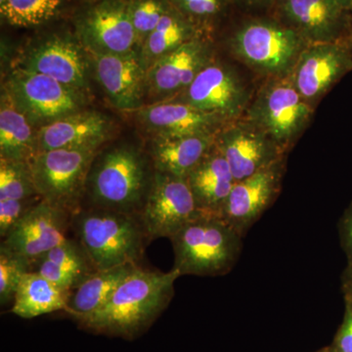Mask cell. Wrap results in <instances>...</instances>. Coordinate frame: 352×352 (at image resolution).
Segmentation results:
<instances>
[{"instance_id":"60d3db41","label":"cell","mask_w":352,"mask_h":352,"mask_svg":"<svg viewBox=\"0 0 352 352\" xmlns=\"http://www.w3.org/2000/svg\"><path fill=\"white\" fill-rule=\"evenodd\" d=\"M7 0H0V7H2L4 6V4L6 3Z\"/></svg>"},{"instance_id":"3957f363","label":"cell","mask_w":352,"mask_h":352,"mask_svg":"<svg viewBox=\"0 0 352 352\" xmlns=\"http://www.w3.org/2000/svg\"><path fill=\"white\" fill-rule=\"evenodd\" d=\"M153 175L142 153L132 146H119L94 160L87 188L95 208L139 217Z\"/></svg>"},{"instance_id":"5bb4252c","label":"cell","mask_w":352,"mask_h":352,"mask_svg":"<svg viewBox=\"0 0 352 352\" xmlns=\"http://www.w3.org/2000/svg\"><path fill=\"white\" fill-rule=\"evenodd\" d=\"M215 147L226 157L236 182L286 157V153L272 138L244 117L219 129Z\"/></svg>"},{"instance_id":"d6a6232c","label":"cell","mask_w":352,"mask_h":352,"mask_svg":"<svg viewBox=\"0 0 352 352\" xmlns=\"http://www.w3.org/2000/svg\"><path fill=\"white\" fill-rule=\"evenodd\" d=\"M30 271V264L23 258L0 250V302H13L21 280Z\"/></svg>"},{"instance_id":"484cf974","label":"cell","mask_w":352,"mask_h":352,"mask_svg":"<svg viewBox=\"0 0 352 352\" xmlns=\"http://www.w3.org/2000/svg\"><path fill=\"white\" fill-rule=\"evenodd\" d=\"M136 265L129 264L95 271L69 292L66 314L78 324L91 316L108 302L116 289Z\"/></svg>"},{"instance_id":"f1b7e54d","label":"cell","mask_w":352,"mask_h":352,"mask_svg":"<svg viewBox=\"0 0 352 352\" xmlns=\"http://www.w3.org/2000/svg\"><path fill=\"white\" fill-rule=\"evenodd\" d=\"M171 6L206 36L230 25L237 12L233 0H170Z\"/></svg>"},{"instance_id":"836d02e7","label":"cell","mask_w":352,"mask_h":352,"mask_svg":"<svg viewBox=\"0 0 352 352\" xmlns=\"http://www.w3.org/2000/svg\"><path fill=\"white\" fill-rule=\"evenodd\" d=\"M41 200V199H39ZM36 201H0V236L2 239L8 235L14 226L22 219Z\"/></svg>"},{"instance_id":"83f0119b","label":"cell","mask_w":352,"mask_h":352,"mask_svg":"<svg viewBox=\"0 0 352 352\" xmlns=\"http://www.w3.org/2000/svg\"><path fill=\"white\" fill-rule=\"evenodd\" d=\"M201 36L206 34L171 6L141 46V56L149 69L160 58Z\"/></svg>"},{"instance_id":"52a82bcc","label":"cell","mask_w":352,"mask_h":352,"mask_svg":"<svg viewBox=\"0 0 352 352\" xmlns=\"http://www.w3.org/2000/svg\"><path fill=\"white\" fill-rule=\"evenodd\" d=\"M314 111L289 78H271L252 96L244 118L287 153L309 126Z\"/></svg>"},{"instance_id":"30bf717a","label":"cell","mask_w":352,"mask_h":352,"mask_svg":"<svg viewBox=\"0 0 352 352\" xmlns=\"http://www.w3.org/2000/svg\"><path fill=\"white\" fill-rule=\"evenodd\" d=\"M201 214L187 178L154 170L149 193L139 214L148 240L171 238Z\"/></svg>"},{"instance_id":"cb8c5ba5","label":"cell","mask_w":352,"mask_h":352,"mask_svg":"<svg viewBox=\"0 0 352 352\" xmlns=\"http://www.w3.org/2000/svg\"><path fill=\"white\" fill-rule=\"evenodd\" d=\"M30 271L45 277L69 295L96 270L80 242L67 238L32 263Z\"/></svg>"},{"instance_id":"8fae6325","label":"cell","mask_w":352,"mask_h":352,"mask_svg":"<svg viewBox=\"0 0 352 352\" xmlns=\"http://www.w3.org/2000/svg\"><path fill=\"white\" fill-rule=\"evenodd\" d=\"M76 38L91 55H124L140 50L127 0H100L76 18Z\"/></svg>"},{"instance_id":"7c38bea8","label":"cell","mask_w":352,"mask_h":352,"mask_svg":"<svg viewBox=\"0 0 352 352\" xmlns=\"http://www.w3.org/2000/svg\"><path fill=\"white\" fill-rule=\"evenodd\" d=\"M87 54L76 36L50 34L27 48L16 62L15 68L50 76L85 91L89 69Z\"/></svg>"},{"instance_id":"ab89813d","label":"cell","mask_w":352,"mask_h":352,"mask_svg":"<svg viewBox=\"0 0 352 352\" xmlns=\"http://www.w3.org/2000/svg\"><path fill=\"white\" fill-rule=\"evenodd\" d=\"M346 43L349 44V48H351L352 53V13L351 18V25H349V34H347Z\"/></svg>"},{"instance_id":"ba28073f","label":"cell","mask_w":352,"mask_h":352,"mask_svg":"<svg viewBox=\"0 0 352 352\" xmlns=\"http://www.w3.org/2000/svg\"><path fill=\"white\" fill-rule=\"evenodd\" d=\"M4 90L18 110L38 129L82 111L87 103L85 91L23 69L14 68Z\"/></svg>"},{"instance_id":"e575fe53","label":"cell","mask_w":352,"mask_h":352,"mask_svg":"<svg viewBox=\"0 0 352 352\" xmlns=\"http://www.w3.org/2000/svg\"><path fill=\"white\" fill-rule=\"evenodd\" d=\"M344 302L346 311L336 337L335 349L338 352H352V296H344Z\"/></svg>"},{"instance_id":"9a60e30c","label":"cell","mask_w":352,"mask_h":352,"mask_svg":"<svg viewBox=\"0 0 352 352\" xmlns=\"http://www.w3.org/2000/svg\"><path fill=\"white\" fill-rule=\"evenodd\" d=\"M215 59L214 39L199 36L157 59L147 71V94L159 102L171 100L193 82Z\"/></svg>"},{"instance_id":"2e32d148","label":"cell","mask_w":352,"mask_h":352,"mask_svg":"<svg viewBox=\"0 0 352 352\" xmlns=\"http://www.w3.org/2000/svg\"><path fill=\"white\" fill-rule=\"evenodd\" d=\"M69 214L39 200L2 240L0 250L31 264L67 239Z\"/></svg>"},{"instance_id":"8992f818","label":"cell","mask_w":352,"mask_h":352,"mask_svg":"<svg viewBox=\"0 0 352 352\" xmlns=\"http://www.w3.org/2000/svg\"><path fill=\"white\" fill-rule=\"evenodd\" d=\"M99 148L82 146L39 152L30 163L39 198L75 215Z\"/></svg>"},{"instance_id":"9c48e42d","label":"cell","mask_w":352,"mask_h":352,"mask_svg":"<svg viewBox=\"0 0 352 352\" xmlns=\"http://www.w3.org/2000/svg\"><path fill=\"white\" fill-rule=\"evenodd\" d=\"M252 96L249 85L237 69L214 59L173 99L230 122L244 117Z\"/></svg>"},{"instance_id":"44dd1931","label":"cell","mask_w":352,"mask_h":352,"mask_svg":"<svg viewBox=\"0 0 352 352\" xmlns=\"http://www.w3.org/2000/svg\"><path fill=\"white\" fill-rule=\"evenodd\" d=\"M111 120L104 113L80 111L39 127L38 153L62 148L101 146L111 131Z\"/></svg>"},{"instance_id":"e0dca14e","label":"cell","mask_w":352,"mask_h":352,"mask_svg":"<svg viewBox=\"0 0 352 352\" xmlns=\"http://www.w3.org/2000/svg\"><path fill=\"white\" fill-rule=\"evenodd\" d=\"M285 164L284 157L234 185L219 217L242 237L276 200L281 190Z\"/></svg>"},{"instance_id":"d6986e66","label":"cell","mask_w":352,"mask_h":352,"mask_svg":"<svg viewBox=\"0 0 352 352\" xmlns=\"http://www.w3.org/2000/svg\"><path fill=\"white\" fill-rule=\"evenodd\" d=\"M95 78L116 108L138 111L147 94V67L140 50L124 55H91Z\"/></svg>"},{"instance_id":"7a4b0ae2","label":"cell","mask_w":352,"mask_h":352,"mask_svg":"<svg viewBox=\"0 0 352 352\" xmlns=\"http://www.w3.org/2000/svg\"><path fill=\"white\" fill-rule=\"evenodd\" d=\"M226 44L236 59L267 80L288 78L308 45L273 14H239L229 25Z\"/></svg>"},{"instance_id":"5b68a950","label":"cell","mask_w":352,"mask_h":352,"mask_svg":"<svg viewBox=\"0 0 352 352\" xmlns=\"http://www.w3.org/2000/svg\"><path fill=\"white\" fill-rule=\"evenodd\" d=\"M76 219L78 242L95 270L138 264L147 239L138 215L94 208Z\"/></svg>"},{"instance_id":"603a6c76","label":"cell","mask_w":352,"mask_h":352,"mask_svg":"<svg viewBox=\"0 0 352 352\" xmlns=\"http://www.w3.org/2000/svg\"><path fill=\"white\" fill-rule=\"evenodd\" d=\"M217 133L153 138L151 157L154 170L187 178L215 145Z\"/></svg>"},{"instance_id":"4dcf8cb0","label":"cell","mask_w":352,"mask_h":352,"mask_svg":"<svg viewBox=\"0 0 352 352\" xmlns=\"http://www.w3.org/2000/svg\"><path fill=\"white\" fill-rule=\"evenodd\" d=\"M61 0H7L0 7L2 19L17 27L43 24L56 14Z\"/></svg>"},{"instance_id":"4fadbf2b","label":"cell","mask_w":352,"mask_h":352,"mask_svg":"<svg viewBox=\"0 0 352 352\" xmlns=\"http://www.w3.org/2000/svg\"><path fill=\"white\" fill-rule=\"evenodd\" d=\"M352 72L346 41L308 44L288 76L303 98L316 108L338 82Z\"/></svg>"},{"instance_id":"ffe728a7","label":"cell","mask_w":352,"mask_h":352,"mask_svg":"<svg viewBox=\"0 0 352 352\" xmlns=\"http://www.w3.org/2000/svg\"><path fill=\"white\" fill-rule=\"evenodd\" d=\"M140 124L153 138H175L217 133L228 122L201 112L184 102L166 100L144 105L136 111Z\"/></svg>"},{"instance_id":"d4e9b609","label":"cell","mask_w":352,"mask_h":352,"mask_svg":"<svg viewBox=\"0 0 352 352\" xmlns=\"http://www.w3.org/2000/svg\"><path fill=\"white\" fill-rule=\"evenodd\" d=\"M14 105L6 90L0 105V160L31 163L38 154V131Z\"/></svg>"},{"instance_id":"74e56055","label":"cell","mask_w":352,"mask_h":352,"mask_svg":"<svg viewBox=\"0 0 352 352\" xmlns=\"http://www.w3.org/2000/svg\"><path fill=\"white\" fill-rule=\"evenodd\" d=\"M342 289L344 296H352V263H347L342 272Z\"/></svg>"},{"instance_id":"f546056e","label":"cell","mask_w":352,"mask_h":352,"mask_svg":"<svg viewBox=\"0 0 352 352\" xmlns=\"http://www.w3.org/2000/svg\"><path fill=\"white\" fill-rule=\"evenodd\" d=\"M29 163L0 160V201H36Z\"/></svg>"},{"instance_id":"4316f807","label":"cell","mask_w":352,"mask_h":352,"mask_svg":"<svg viewBox=\"0 0 352 352\" xmlns=\"http://www.w3.org/2000/svg\"><path fill=\"white\" fill-rule=\"evenodd\" d=\"M68 294L45 277L28 271L16 291L11 312L24 319L68 310Z\"/></svg>"},{"instance_id":"ac0fdd59","label":"cell","mask_w":352,"mask_h":352,"mask_svg":"<svg viewBox=\"0 0 352 352\" xmlns=\"http://www.w3.org/2000/svg\"><path fill=\"white\" fill-rule=\"evenodd\" d=\"M273 15L308 44L346 41L351 13L333 0H279Z\"/></svg>"},{"instance_id":"b9f144b4","label":"cell","mask_w":352,"mask_h":352,"mask_svg":"<svg viewBox=\"0 0 352 352\" xmlns=\"http://www.w3.org/2000/svg\"><path fill=\"white\" fill-rule=\"evenodd\" d=\"M326 352H338V351H336V349H332V351H326Z\"/></svg>"},{"instance_id":"f35d334b","label":"cell","mask_w":352,"mask_h":352,"mask_svg":"<svg viewBox=\"0 0 352 352\" xmlns=\"http://www.w3.org/2000/svg\"><path fill=\"white\" fill-rule=\"evenodd\" d=\"M333 1L347 12L352 13V0H333Z\"/></svg>"},{"instance_id":"1f68e13d","label":"cell","mask_w":352,"mask_h":352,"mask_svg":"<svg viewBox=\"0 0 352 352\" xmlns=\"http://www.w3.org/2000/svg\"><path fill=\"white\" fill-rule=\"evenodd\" d=\"M129 16L138 36L139 46L155 29L164 14L170 10V0H127Z\"/></svg>"},{"instance_id":"8d00e7d4","label":"cell","mask_w":352,"mask_h":352,"mask_svg":"<svg viewBox=\"0 0 352 352\" xmlns=\"http://www.w3.org/2000/svg\"><path fill=\"white\" fill-rule=\"evenodd\" d=\"M340 245L347 258V263H352V201L346 208L339 221Z\"/></svg>"},{"instance_id":"7402d4cb","label":"cell","mask_w":352,"mask_h":352,"mask_svg":"<svg viewBox=\"0 0 352 352\" xmlns=\"http://www.w3.org/2000/svg\"><path fill=\"white\" fill-rule=\"evenodd\" d=\"M187 182L201 212L217 217L221 214L236 183L226 157L215 145L190 173Z\"/></svg>"},{"instance_id":"277c9868","label":"cell","mask_w":352,"mask_h":352,"mask_svg":"<svg viewBox=\"0 0 352 352\" xmlns=\"http://www.w3.org/2000/svg\"><path fill=\"white\" fill-rule=\"evenodd\" d=\"M242 236L217 215L192 220L170 238L180 276H221L232 268L242 251Z\"/></svg>"},{"instance_id":"d590c367","label":"cell","mask_w":352,"mask_h":352,"mask_svg":"<svg viewBox=\"0 0 352 352\" xmlns=\"http://www.w3.org/2000/svg\"><path fill=\"white\" fill-rule=\"evenodd\" d=\"M279 0H233L241 15H266L272 14Z\"/></svg>"},{"instance_id":"6da1fadb","label":"cell","mask_w":352,"mask_h":352,"mask_svg":"<svg viewBox=\"0 0 352 352\" xmlns=\"http://www.w3.org/2000/svg\"><path fill=\"white\" fill-rule=\"evenodd\" d=\"M177 270H142L136 265L108 302L78 325L83 330L132 340L147 332L170 305Z\"/></svg>"}]
</instances>
